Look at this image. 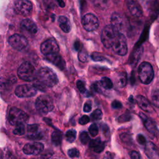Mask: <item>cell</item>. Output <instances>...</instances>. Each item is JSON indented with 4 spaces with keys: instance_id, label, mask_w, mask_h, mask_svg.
Masks as SVG:
<instances>
[{
    "instance_id": "cell-47",
    "label": "cell",
    "mask_w": 159,
    "mask_h": 159,
    "mask_svg": "<svg viewBox=\"0 0 159 159\" xmlns=\"http://www.w3.org/2000/svg\"><path fill=\"white\" fill-rule=\"evenodd\" d=\"M111 106L113 109H120L122 107V104L117 100H114L113 101V102L111 104Z\"/></svg>"
},
{
    "instance_id": "cell-28",
    "label": "cell",
    "mask_w": 159,
    "mask_h": 159,
    "mask_svg": "<svg viewBox=\"0 0 159 159\" xmlns=\"http://www.w3.org/2000/svg\"><path fill=\"white\" fill-rule=\"evenodd\" d=\"M78 59L81 62H86L88 60V55L86 50L84 47H81L79 50H78Z\"/></svg>"
},
{
    "instance_id": "cell-22",
    "label": "cell",
    "mask_w": 159,
    "mask_h": 159,
    "mask_svg": "<svg viewBox=\"0 0 159 159\" xmlns=\"http://www.w3.org/2000/svg\"><path fill=\"white\" fill-rule=\"evenodd\" d=\"M58 25L60 29L65 33H68L71 29V25L69 19L63 16H60L58 17Z\"/></svg>"
},
{
    "instance_id": "cell-1",
    "label": "cell",
    "mask_w": 159,
    "mask_h": 159,
    "mask_svg": "<svg viewBox=\"0 0 159 159\" xmlns=\"http://www.w3.org/2000/svg\"><path fill=\"white\" fill-rule=\"evenodd\" d=\"M34 81H35L34 86L37 89L44 91L47 88L56 85L58 80L52 70L48 67H42L36 73L35 79Z\"/></svg>"
},
{
    "instance_id": "cell-39",
    "label": "cell",
    "mask_w": 159,
    "mask_h": 159,
    "mask_svg": "<svg viewBox=\"0 0 159 159\" xmlns=\"http://www.w3.org/2000/svg\"><path fill=\"white\" fill-rule=\"evenodd\" d=\"M68 155L71 158L78 157L80 156V152L77 148H72L68 150Z\"/></svg>"
},
{
    "instance_id": "cell-30",
    "label": "cell",
    "mask_w": 159,
    "mask_h": 159,
    "mask_svg": "<svg viewBox=\"0 0 159 159\" xmlns=\"http://www.w3.org/2000/svg\"><path fill=\"white\" fill-rule=\"evenodd\" d=\"M152 103L155 107H159V89H157L151 94Z\"/></svg>"
},
{
    "instance_id": "cell-52",
    "label": "cell",
    "mask_w": 159,
    "mask_h": 159,
    "mask_svg": "<svg viewBox=\"0 0 159 159\" xmlns=\"http://www.w3.org/2000/svg\"><path fill=\"white\" fill-rule=\"evenodd\" d=\"M74 47H75V48L76 50H79L82 47L83 45H81V43L78 41V40H76L74 44Z\"/></svg>"
},
{
    "instance_id": "cell-31",
    "label": "cell",
    "mask_w": 159,
    "mask_h": 159,
    "mask_svg": "<svg viewBox=\"0 0 159 159\" xmlns=\"http://www.w3.org/2000/svg\"><path fill=\"white\" fill-rule=\"evenodd\" d=\"M76 137V132L74 129L68 130L65 134V137L68 142H73Z\"/></svg>"
},
{
    "instance_id": "cell-40",
    "label": "cell",
    "mask_w": 159,
    "mask_h": 159,
    "mask_svg": "<svg viewBox=\"0 0 159 159\" xmlns=\"http://www.w3.org/2000/svg\"><path fill=\"white\" fill-rule=\"evenodd\" d=\"M104 148H105V143L101 141L98 145H96L93 149L94 152H95L96 153H101L104 150Z\"/></svg>"
},
{
    "instance_id": "cell-48",
    "label": "cell",
    "mask_w": 159,
    "mask_h": 159,
    "mask_svg": "<svg viewBox=\"0 0 159 159\" xmlns=\"http://www.w3.org/2000/svg\"><path fill=\"white\" fill-rule=\"evenodd\" d=\"M130 158L131 159H141L140 158V154L139 153V152L135 151V150H133L130 152Z\"/></svg>"
},
{
    "instance_id": "cell-54",
    "label": "cell",
    "mask_w": 159,
    "mask_h": 159,
    "mask_svg": "<svg viewBox=\"0 0 159 159\" xmlns=\"http://www.w3.org/2000/svg\"><path fill=\"white\" fill-rule=\"evenodd\" d=\"M129 101H130V102H134V98H133V96H130L129 97Z\"/></svg>"
},
{
    "instance_id": "cell-37",
    "label": "cell",
    "mask_w": 159,
    "mask_h": 159,
    "mask_svg": "<svg viewBox=\"0 0 159 159\" xmlns=\"http://www.w3.org/2000/svg\"><path fill=\"white\" fill-rule=\"evenodd\" d=\"M89 132V134L93 136V137H95L98 135V127L96 124H91L88 129Z\"/></svg>"
},
{
    "instance_id": "cell-42",
    "label": "cell",
    "mask_w": 159,
    "mask_h": 159,
    "mask_svg": "<svg viewBox=\"0 0 159 159\" xmlns=\"http://www.w3.org/2000/svg\"><path fill=\"white\" fill-rule=\"evenodd\" d=\"M90 120V119L89 116L86 115H83L79 119V123L81 125H85L87 123H88Z\"/></svg>"
},
{
    "instance_id": "cell-15",
    "label": "cell",
    "mask_w": 159,
    "mask_h": 159,
    "mask_svg": "<svg viewBox=\"0 0 159 159\" xmlns=\"http://www.w3.org/2000/svg\"><path fill=\"white\" fill-rule=\"evenodd\" d=\"M139 116L143 121V125L148 130V131L153 135H157L158 132V130L155 122L152 119L148 117L142 112L139 113Z\"/></svg>"
},
{
    "instance_id": "cell-27",
    "label": "cell",
    "mask_w": 159,
    "mask_h": 159,
    "mask_svg": "<svg viewBox=\"0 0 159 159\" xmlns=\"http://www.w3.org/2000/svg\"><path fill=\"white\" fill-rule=\"evenodd\" d=\"M127 75L124 72H121L117 75V84L120 87H124L127 84Z\"/></svg>"
},
{
    "instance_id": "cell-17",
    "label": "cell",
    "mask_w": 159,
    "mask_h": 159,
    "mask_svg": "<svg viewBox=\"0 0 159 159\" xmlns=\"http://www.w3.org/2000/svg\"><path fill=\"white\" fill-rule=\"evenodd\" d=\"M46 56V59L57 66L61 70H63L65 67V61L63 59V58L57 53L50 54Z\"/></svg>"
},
{
    "instance_id": "cell-29",
    "label": "cell",
    "mask_w": 159,
    "mask_h": 159,
    "mask_svg": "<svg viewBox=\"0 0 159 159\" xmlns=\"http://www.w3.org/2000/svg\"><path fill=\"white\" fill-rule=\"evenodd\" d=\"M120 140L127 145H131L132 143V139L130 134L127 133H122L120 134Z\"/></svg>"
},
{
    "instance_id": "cell-5",
    "label": "cell",
    "mask_w": 159,
    "mask_h": 159,
    "mask_svg": "<svg viewBox=\"0 0 159 159\" xmlns=\"http://www.w3.org/2000/svg\"><path fill=\"white\" fill-rule=\"evenodd\" d=\"M111 48L113 51L120 56H124L127 53V43L125 35L119 32L116 36Z\"/></svg>"
},
{
    "instance_id": "cell-20",
    "label": "cell",
    "mask_w": 159,
    "mask_h": 159,
    "mask_svg": "<svg viewBox=\"0 0 159 159\" xmlns=\"http://www.w3.org/2000/svg\"><path fill=\"white\" fill-rule=\"evenodd\" d=\"M28 137L32 140H39L42 137L41 134L39 132V125L30 124L27 125Z\"/></svg>"
},
{
    "instance_id": "cell-2",
    "label": "cell",
    "mask_w": 159,
    "mask_h": 159,
    "mask_svg": "<svg viewBox=\"0 0 159 159\" xmlns=\"http://www.w3.org/2000/svg\"><path fill=\"white\" fill-rule=\"evenodd\" d=\"M138 76L142 83L150 84L154 76V71L152 65L147 61L142 62L138 68Z\"/></svg>"
},
{
    "instance_id": "cell-18",
    "label": "cell",
    "mask_w": 159,
    "mask_h": 159,
    "mask_svg": "<svg viewBox=\"0 0 159 159\" xmlns=\"http://www.w3.org/2000/svg\"><path fill=\"white\" fill-rule=\"evenodd\" d=\"M136 102L139 107L145 112H152L154 111L152 104L148 101V100L142 95H138L136 97Z\"/></svg>"
},
{
    "instance_id": "cell-53",
    "label": "cell",
    "mask_w": 159,
    "mask_h": 159,
    "mask_svg": "<svg viewBox=\"0 0 159 159\" xmlns=\"http://www.w3.org/2000/svg\"><path fill=\"white\" fill-rule=\"evenodd\" d=\"M55 1L57 2L58 4L61 7H65V2H64L63 0H55Z\"/></svg>"
},
{
    "instance_id": "cell-32",
    "label": "cell",
    "mask_w": 159,
    "mask_h": 159,
    "mask_svg": "<svg viewBox=\"0 0 159 159\" xmlns=\"http://www.w3.org/2000/svg\"><path fill=\"white\" fill-rule=\"evenodd\" d=\"M132 118V116L129 111H125V113L119 116L117 118V121L119 122H125L129 121Z\"/></svg>"
},
{
    "instance_id": "cell-24",
    "label": "cell",
    "mask_w": 159,
    "mask_h": 159,
    "mask_svg": "<svg viewBox=\"0 0 159 159\" xmlns=\"http://www.w3.org/2000/svg\"><path fill=\"white\" fill-rule=\"evenodd\" d=\"M93 5L100 9H105L109 6V0H90Z\"/></svg>"
},
{
    "instance_id": "cell-33",
    "label": "cell",
    "mask_w": 159,
    "mask_h": 159,
    "mask_svg": "<svg viewBox=\"0 0 159 159\" xmlns=\"http://www.w3.org/2000/svg\"><path fill=\"white\" fill-rule=\"evenodd\" d=\"M25 133L24 124H21L16 126V128L13 130V134L16 135H22Z\"/></svg>"
},
{
    "instance_id": "cell-26",
    "label": "cell",
    "mask_w": 159,
    "mask_h": 159,
    "mask_svg": "<svg viewBox=\"0 0 159 159\" xmlns=\"http://www.w3.org/2000/svg\"><path fill=\"white\" fill-rule=\"evenodd\" d=\"M100 84L105 89H111L113 87V83L108 77H102L99 82Z\"/></svg>"
},
{
    "instance_id": "cell-13",
    "label": "cell",
    "mask_w": 159,
    "mask_h": 159,
    "mask_svg": "<svg viewBox=\"0 0 159 159\" xmlns=\"http://www.w3.org/2000/svg\"><path fill=\"white\" fill-rule=\"evenodd\" d=\"M43 145L40 142L27 143L23 147V152L26 155H39L43 150Z\"/></svg>"
},
{
    "instance_id": "cell-25",
    "label": "cell",
    "mask_w": 159,
    "mask_h": 159,
    "mask_svg": "<svg viewBox=\"0 0 159 159\" xmlns=\"http://www.w3.org/2000/svg\"><path fill=\"white\" fill-rule=\"evenodd\" d=\"M62 140V134L60 131H54L52 134V143L58 146L61 144Z\"/></svg>"
},
{
    "instance_id": "cell-49",
    "label": "cell",
    "mask_w": 159,
    "mask_h": 159,
    "mask_svg": "<svg viewBox=\"0 0 159 159\" xmlns=\"http://www.w3.org/2000/svg\"><path fill=\"white\" fill-rule=\"evenodd\" d=\"M52 154L53 153L51 152H45V153L40 155V157H39L38 159H48L51 157Z\"/></svg>"
},
{
    "instance_id": "cell-44",
    "label": "cell",
    "mask_w": 159,
    "mask_h": 159,
    "mask_svg": "<svg viewBox=\"0 0 159 159\" xmlns=\"http://www.w3.org/2000/svg\"><path fill=\"white\" fill-rule=\"evenodd\" d=\"M101 142L100 138H96L95 139H93L91 140L90 142H89V145L91 148H94L96 145H98L100 142Z\"/></svg>"
},
{
    "instance_id": "cell-3",
    "label": "cell",
    "mask_w": 159,
    "mask_h": 159,
    "mask_svg": "<svg viewBox=\"0 0 159 159\" xmlns=\"http://www.w3.org/2000/svg\"><path fill=\"white\" fill-rule=\"evenodd\" d=\"M29 116L21 109L16 107L10 109L8 114V120L12 125H17L19 124L27 122L29 120Z\"/></svg>"
},
{
    "instance_id": "cell-41",
    "label": "cell",
    "mask_w": 159,
    "mask_h": 159,
    "mask_svg": "<svg viewBox=\"0 0 159 159\" xmlns=\"http://www.w3.org/2000/svg\"><path fill=\"white\" fill-rule=\"evenodd\" d=\"M100 127L101 129L102 132V133L106 135V136H108L109 135V128L108 127V125L104 123H101L100 124Z\"/></svg>"
},
{
    "instance_id": "cell-10",
    "label": "cell",
    "mask_w": 159,
    "mask_h": 159,
    "mask_svg": "<svg viewBox=\"0 0 159 159\" xmlns=\"http://www.w3.org/2000/svg\"><path fill=\"white\" fill-rule=\"evenodd\" d=\"M15 94L19 98H30L37 94V88L31 84H21L16 87Z\"/></svg>"
},
{
    "instance_id": "cell-11",
    "label": "cell",
    "mask_w": 159,
    "mask_h": 159,
    "mask_svg": "<svg viewBox=\"0 0 159 159\" xmlns=\"http://www.w3.org/2000/svg\"><path fill=\"white\" fill-rule=\"evenodd\" d=\"M59 50V47L57 41L52 38L46 40L40 45L41 52L45 55L57 53H58Z\"/></svg>"
},
{
    "instance_id": "cell-35",
    "label": "cell",
    "mask_w": 159,
    "mask_h": 159,
    "mask_svg": "<svg viewBox=\"0 0 159 159\" xmlns=\"http://www.w3.org/2000/svg\"><path fill=\"white\" fill-rule=\"evenodd\" d=\"M80 139L81 142L85 145L88 142H89V137L88 135V134L87 133V132L86 131H83L82 132H81L80 135Z\"/></svg>"
},
{
    "instance_id": "cell-6",
    "label": "cell",
    "mask_w": 159,
    "mask_h": 159,
    "mask_svg": "<svg viewBox=\"0 0 159 159\" xmlns=\"http://www.w3.org/2000/svg\"><path fill=\"white\" fill-rule=\"evenodd\" d=\"M37 110L42 114H47L53 109V103L52 98L48 95L39 96L35 101Z\"/></svg>"
},
{
    "instance_id": "cell-38",
    "label": "cell",
    "mask_w": 159,
    "mask_h": 159,
    "mask_svg": "<svg viewBox=\"0 0 159 159\" xmlns=\"http://www.w3.org/2000/svg\"><path fill=\"white\" fill-rule=\"evenodd\" d=\"M76 86L77 88L78 89V90L80 91V92L81 93H86V86H85V83L81 81V80H78L76 81Z\"/></svg>"
},
{
    "instance_id": "cell-43",
    "label": "cell",
    "mask_w": 159,
    "mask_h": 159,
    "mask_svg": "<svg viewBox=\"0 0 159 159\" xmlns=\"http://www.w3.org/2000/svg\"><path fill=\"white\" fill-rule=\"evenodd\" d=\"M137 141L140 145H145L147 143L145 137L142 134H138L137 135Z\"/></svg>"
},
{
    "instance_id": "cell-23",
    "label": "cell",
    "mask_w": 159,
    "mask_h": 159,
    "mask_svg": "<svg viewBox=\"0 0 159 159\" xmlns=\"http://www.w3.org/2000/svg\"><path fill=\"white\" fill-rule=\"evenodd\" d=\"M145 153L150 159H155L158 157V152L156 146L152 142L147 143Z\"/></svg>"
},
{
    "instance_id": "cell-9",
    "label": "cell",
    "mask_w": 159,
    "mask_h": 159,
    "mask_svg": "<svg viewBox=\"0 0 159 159\" xmlns=\"http://www.w3.org/2000/svg\"><path fill=\"white\" fill-rule=\"evenodd\" d=\"M81 24L83 28L88 32L94 31L99 27L98 17L91 13H88L83 17Z\"/></svg>"
},
{
    "instance_id": "cell-19",
    "label": "cell",
    "mask_w": 159,
    "mask_h": 159,
    "mask_svg": "<svg viewBox=\"0 0 159 159\" xmlns=\"http://www.w3.org/2000/svg\"><path fill=\"white\" fill-rule=\"evenodd\" d=\"M16 79L14 77L1 78H0V92L5 93L11 89L13 84L16 83Z\"/></svg>"
},
{
    "instance_id": "cell-21",
    "label": "cell",
    "mask_w": 159,
    "mask_h": 159,
    "mask_svg": "<svg viewBox=\"0 0 159 159\" xmlns=\"http://www.w3.org/2000/svg\"><path fill=\"white\" fill-rule=\"evenodd\" d=\"M20 27L32 34H35L37 32V25L33 20L29 19L22 20L20 22Z\"/></svg>"
},
{
    "instance_id": "cell-14",
    "label": "cell",
    "mask_w": 159,
    "mask_h": 159,
    "mask_svg": "<svg viewBox=\"0 0 159 159\" xmlns=\"http://www.w3.org/2000/svg\"><path fill=\"white\" fill-rule=\"evenodd\" d=\"M126 4L132 16L135 17L142 16V9L137 0H126Z\"/></svg>"
},
{
    "instance_id": "cell-7",
    "label": "cell",
    "mask_w": 159,
    "mask_h": 159,
    "mask_svg": "<svg viewBox=\"0 0 159 159\" xmlns=\"http://www.w3.org/2000/svg\"><path fill=\"white\" fill-rule=\"evenodd\" d=\"M118 32L111 25H107L104 27L101 34V39L106 48H111L112 43Z\"/></svg>"
},
{
    "instance_id": "cell-4",
    "label": "cell",
    "mask_w": 159,
    "mask_h": 159,
    "mask_svg": "<svg viewBox=\"0 0 159 159\" xmlns=\"http://www.w3.org/2000/svg\"><path fill=\"white\" fill-rule=\"evenodd\" d=\"M36 71L34 66L29 62H24L20 65L17 70L19 78L24 81H31L35 79Z\"/></svg>"
},
{
    "instance_id": "cell-16",
    "label": "cell",
    "mask_w": 159,
    "mask_h": 159,
    "mask_svg": "<svg viewBox=\"0 0 159 159\" xmlns=\"http://www.w3.org/2000/svg\"><path fill=\"white\" fill-rule=\"evenodd\" d=\"M111 25L118 32L122 30L125 27V20L123 17L119 13L114 12L111 17Z\"/></svg>"
},
{
    "instance_id": "cell-12",
    "label": "cell",
    "mask_w": 159,
    "mask_h": 159,
    "mask_svg": "<svg viewBox=\"0 0 159 159\" xmlns=\"http://www.w3.org/2000/svg\"><path fill=\"white\" fill-rule=\"evenodd\" d=\"M9 43L14 49L21 50L27 45L28 40L24 36L16 34L9 38Z\"/></svg>"
},
{
    "instance_id": "cell-50",
    "label": "cell",
    "mask_w": 159,
    "mask_h": 159,
    "mask_svg": "<svg viewBox=\"0 0 159 159\" xmlns=\"http://www.w3.org/2000/svg\"><path fill=\"white\" fill-rule=\"evenodd\" d=\"M102 159H114V157L112 153H111L110 152H107L104 154Z\"/></svg>"
},
{
    "instance_id": "cell-34",
    "label": "cell",
    "mask_w": 159,
    "mask_h": 159,
    "mask_svg": "<svg viewBox=\"0 0 159 159\" xmlns=\"http://www.w3.org/2000/svg\"><path fill=\"white\" fill-rule=\"evenodd\" d=\"M91 116V119L93 120H99L102 119V111L100 109H95L92 112Z\"/></svg>"
},
{
    "instance_id": "cell-46",
    "label": "cell",
    "mask_w": 159,
    "mask_h": 159,
    "mask_svg": "<svg viewBox=\"0 0 159 159\" xmlns=\"http://www.w3.org/2000/svg\"><path fill=\"white\" fill-rule=\"evenodd\" d=\"M91 102L90 101H88L85 102L83 107V111L85 112H89L91 111Z\"/></svg>"
},
{
    "instance_id": "cell-8",
    "label": "cell",
    "mask_w": 159,
    "mask_h": 159,
    "mask_svg": "<svg viewBox=\"0 0 159 159\" xmlns=\"http://www.w3.org/2000/svg\"><path fill=\"white\" fill-rule=\"evenodd\" d=\"M32 4L29 0H14V9L18 14L28 16L32 13Z\"/></svg>"
},
{
    "instance_id": "cell-36",
    "label": "cell",
    "mask_w": 159,
    "mask_h": 159,
    "mask_svg": "<svg viewBox=\"0 0 159 159\" xmlns=\"http://www.w3.org/2000/svg\"><path fill=\"white\" fill-rule=\"evenodd\" d=\"M91 58L96 61H101L106 60L105 57L98 52H93L91 56Z\"/></svg>"
},
{
    "instance_id": "cell-51",
    "label": "cell",
    "mask_w": 159,
    "mask_h": 159,
    "mask_svg": "<svg viewBox=\"0 0 159 159\" xmlns=\"http://www.w3.org/2000/svg\"><path fill=\"white\" fill-rule=\"evenodd\" d=\"M4 159H16V158L11 152H6V153L4 155Z\"/></svg>"
},
{
    "instance_id": "cell-45",
    "label": "cell",
    "mask_w": 159,
    "mask_h": 159,
    "mask_svg": "<svg viewBox=\"0 0 159 159\" xmlns=\"http://www.w3.org/2000/svg\"><path fill=\"white\" fill-rule=\"evenodd\" d=\"M100 83L99 82H95L94 83L92 86H91V89L96 93H101V89L100 88Z\"/></svg>"
}]
</instances>
